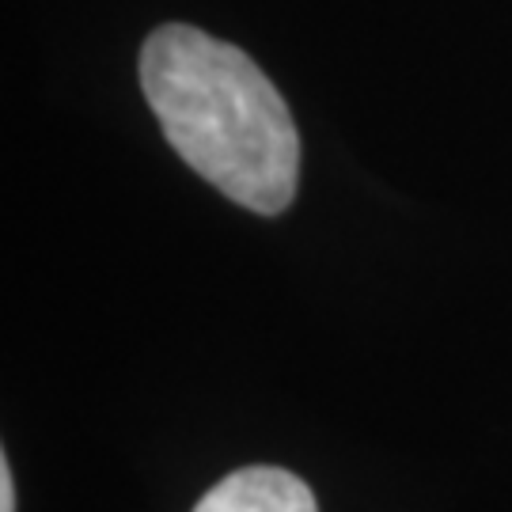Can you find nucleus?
Returning <instances> with one entry per match:
<instances>
[{"label": "nucleus", "mask_w": 512, "mask_h": 512, "mask_svg": "<svg viewBox=\"0 0 512 512\" xmlns=\"http://www.w3.org/2000/svg\"><path fill=\"white\" fill-rule=\"evenodd\" d=\"M194 512H319L304 478L281 467H243L220 478Z\"/></svg>", "instance_id": "nucleus-2"}, {"label": "nucleus", "mask_w": 512, "mask_h": 512, "mask_svg": "<svg viewBox=\"0 0 512 512\" xmlns=\"http://www.w3.org/2000/svg\"><path fill=\"white\" fill-rule=\"evenodd\" d=\"M0 512H16V478L8 459H0Z\"/></svg>", "instance_id": "nucleus-3"}, {"label": "nucleus", "mask_w": 512, "mask_h": 512, "mask_svg": "<svg viewBox=\"0 0 512 512\" xmlns=\"http://www.w3.org/2000/svg\"><path fill=\"white\" fill-rule=\"evenodd\" d=\"M141 88L167 145L228 202L274 217L300 179V137L270 76L232 42L186 23L152 31Z\"/></svg>", "instance_id": "nucleus-1"}]
</instances>
